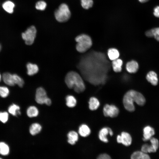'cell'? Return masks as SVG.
Returning <instances> with one entry per match:
<instances>
[{"label": "cell", "instance_id": "f1b7e54d", "mask_svg": "<svg viewBox=\"0 0 159 159\" xmlns=\"http://www.w3.org/2000/svg\"><path fill=\"white\" fill-rule=\"evenodd\" d=\"M9 92V90L7 87L0 86V96L1 97H6L8 95Z\"/></svg>", "mask_w": 159, "mask_h": 159}, {"label": "cell", "instance_id": "ba28073f", "mask_svg": "<svg viewBox=\"0 0 159 159\" xmlns=\"http://www.w3.org/2000/svg\"><path fill=\"white\" fill-rule=\"evenodd\" d=\"M48 97L45 90L42 87H39L36 90L35 94V101L39 104H44L46 100Z\"/></svg>", "mask_w": 159, "mask_h": 159}, {"label": "cell", "instance_id": "2e32d148", "mask_svg": "<svg viewBox=\"0 0 159 159\" xmlns=\"http://www.w3.org/2000/svg\"><path fill=\"white\" fill-rule=\"evenodd\" d=\"M130 158L131 159H149L150 157L148 155L141 151H137L132 154Z\"/></svg>", "mask_w": 159, "mask_h": 159}, {"label": "cell", "instance_id": "60d3db41", "mask_svg": "<svg viewBox=\"0 0 159 159\" xmlns=\"http://www.w3.org/2000/svg\"><path fill=\"white\" fill-rule=\"evenodd\" d=\"M1 44H0V51L1 50Z\"/></svg>", "mask_w": 159, "mask_h": 159}, {"label": "cell", "instance_id": "74e56055", "mask_svg": "<svg viewBox=\"0 0 159 159\" xmlns=\"http://www.w3.org/2000/svg\"><path fill=\"white\" fill-rule=\"evenodd\" d=\"M44 104L48 106H50L52 104V101L51 99L49 97H48L46 100Z\"/></svg>", "mask_w": 159, "mask_h": 159}, {"label": "cell", "instance_id": "836d02e7", "mask_svg": "<svg viewBox=\"0 0 159 159\" xmlns=\"http://www.w3.org/2000/svg\"><path fill=\"white\" fill-rule=\"evenodd\" d=\"M97 158L98 159H111V157L108 154L102 153L99 155Z\"/></svg>", "mask_w": 159, "mask_h": 159}, {"label": "cell", "instance_id": "ac0fdd59", "mask_svg": "<svg viewBox=\"0 0 159 159\" xmlns=\"http://www.w3.org/2000/svg\"><path fill=\"white\" fill-rule=\"evenodd\" d=\"M88 103L89 108L92 111L97 110L100 105L99 101L95 97L90 98Z\"/></svg>", "mask_w": 159, "mask_h": 159}, {"label": "cell", "instance_id": "9c48e42d", "mask_svg": "<svg viewBox=\"0 0 159 159\" xmlns=\"http://www.w3.org/2000/svg\"><path fill=\"white\" fill-rule=\"evenodd\" d=\"M143 140L144 141H147L150 140L155 134V131L153 128L149 126H147L143 128Z\"/></svg>", "mask_w": 159, "mask_h": 159}, {"label": "cell", "instance_id": "4316f807", "mask_svg": "<svg viewBox=\"0 0 159 159\" xmlns=\"http://www.w3.org/2000/svg\"><path fill=\"white\" fill-rule=\"evenodd\" d=\"M14 82L15 84L17 85L19 87H22L24 84L23 79L18 74H12Z\"/></svg>", "mask_w": 159, "mask_h": 159}, {"label": "cell", "instance_id": "4fadbf2b", "mask_svg": "<svg viewBox=\"0 0 159 159\" xmlns=\"http://www.w3.org/2000/svg\"><path fill=\"white\" fill-rule=\"evenodd\" d=\"M146 78L148 81L153 85L155 86L157 85L158 79L157 74L154 72H149L147 74Z\"/></svg>", "mask_w": 159, "mask_h": 159}, {"label": "cell", "instance_id": "8d00e7d4", "mask_svg": "<svg viewBox=\"0 0 159 159\" xmlns=\"http://www.w3.org/2000/svg\"><path fill=\"white\" fill-rule=\"evenodd\" d=\"M146 36L149 37H153V35L151 29L147 31L145 33Z\"/></svg>", "mask_w": 159, "mask_h": 159}, {"label": "cell", "instance_id": "7402d4cb", "mask_svg": "<svg viewBox=\"0 0 159 159\" xmlns=\"http://www.w3.org/2000/svg\"><path fill=\"white\" fill-rule=\"evenodd\" d=\"M107 54L109 59L112 61L118 59L120 55L118 50L114 48L109 49L108 51Z\"/></svg>", "mask_w": 159, "mask_h": 159}, {"label": "cell", "instance_id": "5b68a950", "mask_svg": "<svg viewBox=\"0 0 159 159\" xmlns=\"http://www.w3.org/2000/svg\"><path fill=\"white\" fill-rule=\"evenodd\" d=\"M37 30L35 27L32 26L29 27L24 32L22 33L21 36L27 45H31L34 43L36 37Z\"/></svg>", "mask_w": 159, "mask_h": 159}, {"label": "cell", "instance_id": "8992f818", "mask_svg": "<svg viewBox=\"0 0 159 159\" xmlns=\"http://www.w3.org/2000/svg\"><path fill=\"white\" fill-rule=\"evenodd\" d=\"M103 112L105 117L114 118L118 116L119 110L118 108L114 105L106 104L103 107Z\"/></svg>", "mask_w": 159, "mask_h": 159}, {"label": "cell", "instance_id": "d590c367", "mask_svg": "<svg viewBox=\"0 0 159 159\" xmlns=\"http://www.w3.org/2000/svg\"><path fill=\"white\" fill-rule=\"evenodd\" d=\"M153 14L156 17L159 18V6L155 7L153 9Z\"/></svg>", "mask_w": 159, "mask_h": 159}, {"label": "cell", "instance_id": "30bf717a", "mask_svg": "<svg viewBox=\"0 0 159 159\" xmlns=\"http://www.w3.org/2000/svg\"><path fill=\"white\" fill-rule=\"evenodd\" d=\"M110 129V128L108 127H104L100 130L98 137L101 141L105 143H107L108 142L107 136L108 134H109Z\"/></svg>", "mask_w": 159, "mask_h": 159}, {"label": "cell", "instance_id": "3957f363", "mask_svg": "<svg viewBox=\"0 0 159 159\" xmlns=\"http://www.w3.org/2000/svg\"><path fill=\"white\" fill-rule=\"evenodd\" d=\"M77 42L76 49L79 52L84 53L89 49L92 45V39L90 36L82 34L77 36L75 39Z\"/></svg>", "mask_w": 159, "mask_h": 159}, {"label": "cell", "instance_id": "ab89813d", "mask_svg": "<svg viewBox=\"0 0 159 159\" xmlns=\"http://www.w3.org/2000/svg\"><path fill=\"white\" fill-rule=\"evenodd\" d=\"M1 74H0V81L1 80Z\"/></svg>", "mask_w": 159, "mask_h": 159}, {"label": "cell", "instance_id": "cb8c5ba5", "mask_svg": "<svg viewBox=\"0 0 159 159\" xmlns=\"http://www.w3.org/2000/svg\"><path fill=\"white\" fill-rule=\"evenodd\" d=\"M66 105L69 107H73L75 106L77 100L72 95H68L66 97Z\"/></svg>", "mask_w": 159, "mask_h": 159}, {"label": "cell", "instance_id": "ffe728a7", "mask_svg": "<svg viewBox=\"0 0 159 159\" xmlns=\"http://www.w3.org/2000/svg\"><path fill=\"white\" fill-rule=\"evenodd\" d=\"M122 63V60L120 59H117L112 60V66L114 71L117 72H120Z\"/></svg>", "mask_w": 159, "mask_h": 159}, {"label": "cell", "instance_id": "1f68e13d", "mask_svg": "<svg viewBox=\"0 0 159 159\" xmlns=\"http://www.w3.org/2000/svg\"><path fill=\"white\" fill-rule=\"evenodd\" d=\"M153 37L159 42V27L151 29Z\"/></svg>", "mask_w": 159, "mask_h": 159}, {"label": "cell", "instance_id": "6da1fadb", "mask_svg": "<svg viewBox=\"0 0 159 159\" xmlns=\"http://www.w3.org/2000/svg\"><path fill=\"white\" fill-rule=\"evenodd\" d=\"M145 102V99L142 94L132 90L127 92L123 99L124 108L130 112H133L135 110L134 102L139 105L142 106L144 105Z\"/></svg>", "mask_w": 159, "mask_h": 159}, {"label": "cell", "instance_id": "9a60e30c", "mask_svg": "<svg viewBox=\"0 0 159 159\" xmlns=\"http://www.w3.org/2000/svg\"><path fill=\"white\" fill-rule=\"evenodd\" d=\"M68 142L71 145H74L78 139L77 133L74 131H70L67 135Z\"/></svg>", "mask_w": 159, "mask_h": 159}, {"label": "cell", "instance_id": "603a6c76", "mask_svg": "<svg viewBox=\"0 0 159 159\" xmlns=\"http://www.w3.org/2000/svg\"><path fill=\"white\" fill-rule=\"evenodd\" d=\"M27 116L29 117H36L39 114V111L35 106H32L29 107L26 111Z\"/></svg>", "mask_w": 159, "mask_h": 159}, {"label": "cell", "instance_id": "4dcf8cb0", "mask_svg": "<svg viewBox=\"0 0 159 159\" xmlns=\"http://www.w3.org/2000/svg\"><path fill=\"white\" fill-rule=\"evenodd\" d=\"M8 114L6 112H0V121L2 122L5 123L8 120Z\"/></svg>", "mask_w": 159, "mask_h": 159}, {"label": "cell", "instance_id": "d6a6232c", "mask_svg": "<svg viewBox=\"0 0 159 159\" xmlns=\"http://www.w3.org/2000/svg\"><path fill=\"white\" fill-rule=\"evenodd\" d=\"M151 145L156 150L158 148L159 143L158 140L154 138H151L150 139Z\"/></svg>", "mask_w": 159, "mask_h": 159}, {"label": "cell", "instance_id": "f35d334b", "mask_svg": "<svg viewBox=\"0 0 159 159\" xmlns=\"http://www.w3.org/2000/svg\"><path fill=\"white\" fill-rule=\"evenodd\" d=\"M149 0H138L141 3H144L148 1Z\"/></svg>", "mask_w": 159, "mask_h": 159}, {"label": "cell", "instance_id": "44dd1931", "mask_svg": "<svg viewBox=\"0 0 159 159\" xmlns=\"http://www.w3.org/2000/svg\"><path fill=\"white\" fill-rule=\"evenodd\" d=\"M2 6L3 9L7 12L12 13L14 11L15 5L12 1H7L3 3Z\"/></svg>", "mask_w": 159, "mask_h": 159}, {"label": "cell", "instance_id": "7a4b0ae2", "mask_svg": "<svg viewBox=\"0 0 159 159\" xmlns=\"http://www.w3.org/2000/svg\"><path fill=\"white\" fill-rule=\"evenodd\" d=\"M65 82L69 88L73 89L75 92L80 93L85 90V85L82 77L74 71H70L66 74Z\"/></svg>", "mask_w": 159, "mask_h": 159}, {"label": "cell", "instance_id": "e575fe53", "mask_svg": "<svg viewBox=\"0 0 159 159\" xmlns=\"http://www.w3.org/2000/svg\"><path fill=\"white\" fill-rule=\"evenodd\" d=\"M149 145L145 144L143 145L141 147V151L145 153H148V149Z\"/></svg>", "mask_w": 159, "mask_h": 159}, {"label": "cell", "instance_id": "f546056e", "mask_svg": "<svg viewBox=\"0 0 159 159\" xmlns=\"http://www.w3.org/2000/svg\"><path fill=\"white\" fill-rule=\"evenodd\" d=\"M47 6V4L44 1H40L36 3L35 7L37 10L43 11L45 9Z\"/></svg>", "mask_w": 159, "mask_h": 159}, {"label": "cell", "instance_id": "277c9868", "mask_svg": "<svg viewBox=\"0 0 159 159\" xmlns=\"http://www.w3.org/2000/svg\"><path fill=\"white\" fill-rule=\"evenodd\" d=\"M71 14L67 5L64 3L61 4L54 12L56 19L60 22L68 21L71 16Z\"/></svg>", "mask_w": 159, "mask_h": 159}, {"label": "cell", "instance_id": "5bb4252c", "mask_svg": "<svg viewBox=\"0 0 159 159\" xmlns=\"http://www.w3.org/2000/svg\"><path fill=\"white\" fill-rule=\"evenodd\" d=\"M27 74L29 76L33 75L37 73L39 71L38 66L31 63H28L26 65Z\"/></svg>", "mask_w": 159, "mask_h": 159}, {"label": "cell", "instance_id": "d4e9b609", "mask_svg": "<svg viewBox=\"0 0 159 159\" xmlns=\"http://www.w3.org/2000/svg\"><path fill=\"white\" fill-rule=\"evenodd\" d=\"M20 108L19 106L13 104L10 105L8 108V111L9 112L14 116L20 114L19 111Z\"/></svg>", "mask_w": 159, "mask_h": 159}, {"label": "cell", "instance_id": "83f0119b", "mask_svg": "<svg viewBox=\"0 0 159 159\" xmlns=\"http://www.w3.org/2000/svg\"><path fill=\"white\" fill-rule=\"evenodd\" d=\"M81 1L82 6L86 9L92 7L93 4V0H81Z\"/></svg>", "mask_w": 159, "mask_h": 159}, {"label": "cell", "instance_id": "52a82bcc", "mask_svg": "<svg viewBox=\"0 0 159 159\" xmlns=\"http://www.w3.org/2000/svg\"><path fill=\"white\" fill-rule=\"evenodd\" d=\"M117 141L118 143H122L124 145L128 146L130 145L132 143V138L128 133L122 132L121 135H118L117 137Z\"/></svg>", "mask_w": 159, "mask_h": 159}, {"label": "cell", "instance_id": "d6986e66", "mask_svg": "<svg viewBox=\"0 0 159 159\" xmlns=\"http://www.w3.org/2000/svg\"><path fill=\"white\" fill-rule=\"evenodd\" d=\"M42 129V127L40 124L38 123H34L29 127V132L31 135H34L40 132Z\"/></svg>", "mask_w": 159, "mask_h": 159}, {"label": "cell", "instance_id": "7c38bea8", "mask_svg": "<svg viewBox=\"0 0 159 159\" xmlns=\"http://www.w3.org/2000/svg\"><path fill=\"white\" fill-rule=\"evenodd\" d=\"M2 79L4 83L9 86H12L15 85L12 74L9 72L4 73L2 75Z\"/></svg>", "mask_w": 159, "mask_h": 159}, {"label": "cell", "instance_id": "8fae6325", "mask_svg": "<svg viewBox=\"0 0 159 159\" xmlns=\"http://www.w3.org/2000/svg\"><path fill=\"white\" fill-rule=\"evenodd\" d=\"M126 67L128 72L130 73H135L138 70L139 65L136 61L132 60L127 63Z\"/></svg>", "mask_w": 159, "mask_h": 159}, {"label": "cell", "instance_id": "484cf974", "mask_svg": "<svg viewBox=\"0 0 159 159\" xmlns=\"http://www.w3.org/2000/svg\"><path fill=\"white\" fill-rule=\"evenodd\" d=\"M9 152V148L7 144L3 142H0V154L3 155H8Z\"/></svg>", "mask_w": 159, "mask_h": 159}, {"label": "cell", "instance_id": "e0dca14e", "mask_svg": "<svg viewBox=\"0 0 159 159\" xmlns=\"http://www.w3.org/2000/svg\"><path fill=\"white\" fill-rule=\"evenodd\" d=\"M78 132L81 136L85 137L90 135L91 133V130L89 127L87 125L83 124L80 126Z\"/></svg>", "mask_w": 159, "mask_h": 159}]
</instances>
